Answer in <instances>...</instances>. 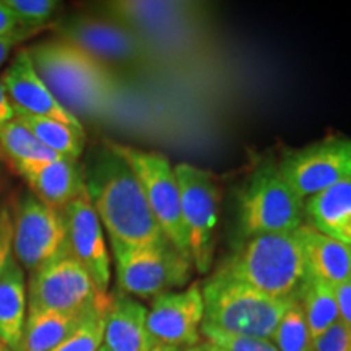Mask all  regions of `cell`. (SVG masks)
Returning a JSON list of instances; mask_svg holds the SVG:
<instances>
[{
	"instance_id": "6da1fadb",
	"label": "cell",
	"mask_w": 351,
	"mask_h": 351,
	"mask_svg": "<svg viewBox=\"0 0 351 351\" xmlns=\"http://www.w3.org/2000/svg\"><path fill=\"white\" fill-rule=\"evenodd\" d=\"M91 205L109 243L129 247H156L169 241L156 223L138 179L111 148H101L83 168Z\"/></svg>"
},
{
	"instance_id": "7a4b0ae2",
	"label": "cell",
	"mask_w": 351,
	"mask_h": 351,
	"mask_svg": "<svg viewBox=\"0 0 351 351\" xmlns=\"http://www.w3.org/2000/svg\"><path fill=\"white\" fill-rule=\"evenodd\" d=\"M26 51L44 85L77 119L104 112L116 96V73L72 44L49 39Z\"/></svg>"
},
{
	"instance_id": "3957f363",
	"label": "cell",
	"mask_w": 351,
	"mask_h": 351,
	"mask_svg": "<svg viewBox=\"0 0 351 351\" xmlns=\"http://www.w3.org/2000/svg\"><path fill=\"white\" fill-rule=\"evenodd\" d=\"M217 270L276 300L298 295L306 280V261L296 231L244 239Z\"/></svg>"
},
{
	"instance_id": "277c9868",
	"label": "cell",
	"mask_w": 351,
	"mask_h": 351,
	"mask_svg": "<svg viewBox=\"0 0 351 351\" xmlns=\"http://www.w3.org/2000/svg\"><path fill=\"white\" fill-rule=\"evenodd\" d=\"M202 296L205 324L231 335L267 340L271 339L291 300L263 295L219 270L202 283Z\"/></svg>"
},
{
	"instance_id": "5b68a950",
	"label": "cell",
	"mask_w": 351,
	"mask_h": 351,
	"mask_svg": "<svg viewBox=\"0 0 351 351\" xmlns=\"http://www.w3.org/2000/svg\"><path fill=\"white\" fill-rule=\"evenodd\" d=\"M106 19L124 25L145 43L152 59L174 46L189 44L199 36L204 8L197 2L158 0H117L103 3Z\"/></svg>"
},
{
	"instance_id": "8992f818",
	"label": "cell",
	"mask_w": 351,
	"mask_h": 351,
	"mask_svg": "<svg viewBox=\"0 0 351 351\" xmlns=\"http://www.w3.org/2000/svg\"><path fill=\"white\" fill-rule=\"evenodd\" d=\"M241 238L296 231L304 225V202L282 178L276 165H262L252 173L239 195Z\"/></svg>"
},
{
	"instance_id": "52a82bcc",
	"label": "cell",
	"mask_w": 351,
	"mask_h": 351,
	"mask_svg": "<svg viewBox=\"0 0 351 351\" xmlns=\"http://www.w3.org/2000/svg\"><path fill=\"white\" fill-rule=\"evenodd\" d=\"M106 145L129 165L132 173L138 179L148 207L169 243L192 262L174 166H171L168 158L158 152H145L114 142H106Z\"/></svg>"
},
{
	"instance_id": "ba28073f",
	"label": "cell",
	"mask_w": 351,
	"mask_h": 351,
	"mask_svg": "<svg viewBox=\"0 0 351 351\" xmlns=\"http://www.w3.org/2000/svg\"><path fill=\"white\" fill-rule=\"evenodd\" d=\"M111 249L116 262L117 285L127 296L155 300L184 288L192 278L194 263L171 243L156 247L111 244Z\"/></svg>"
},
{
	"instance_id": "9c48e42d",
	"label": "cell",
	"mask_w": 351,
	"mask_h": 351,
	"mask_svg": "<svg viewBox=\"0 0 351 351\" xmlns=\"http://www.w3.org/2000/svg\"><path fill=\"white\" fill-rule=\"evenodd\" d=\"M181 192L182 219L189 236L192 263L199 274L212 269L215 244H217L218 210L221 192L215 176L207 169L191 163L174 166Z\"/></svg>"
},
{
	"instance_id": "30bf717a",
	"label": "cell",
	"mask_w": 351,
	"mask_h": 351,
	"mask_svg": "<svg viewBox=\"0 0 351 351\" xmlns=\"http://www.w3.org/2000/svg\"><path fill=\"white\" fill-rule=\"evenodd\" d=\"M57 39L72 44L104 67L138 69L152 60L145 43L134 32L111 19L73 15L56 23Z\"/></svg>"
},
{
	"instance_id": "8fae6325",
	"label": "cell",
	"mask_w": 351,
	"mask_h": 351,
	"mask_svg": "<svg viewBox=\"0 0 351 351\" xmlns=\"http://www.w3.org/2000/svg\"><path fill=\"white\" fill-rule=\"evenodd\" d=\"M70 252L64 210L26 194L13 217V257L29 274Z\"/></svg>"
},
{
	"instance_id": "7c38bea8",
	"label": "cell",
	"mask_w": 351,
	"mask_h": 351,
	"mask_svg": "<svg viewBox=\"0 0 351 351\" xmlns=\"http://www.w3.org/2000/svg\"><path fill=\"white\" fill-rule=\"evenodd\" d=\"M291 191L306 202L351 178V140L327 137L296 150L285 152L276 163Z\"/></svg>"
},
{
	"instance_id": "4fadbf2b",
	"label": "cell",
	"mask_w": 351,
	"mask_h": 351,
	"mask_svg": "<svg viewBox=\"0 0 351 351\" xmlns=\"http://www.w3.org/2000/svg\"><path fill=\"white\" fill-rule=\"evenodd\" d=\"M26 293L28 313H78L93 306L104 295L96 289L88 271L70 252L33 271L26 285Z\"/></svg>"
},
{
	"instance_id": "5bb4252c",
	"label": "cell",
	"mask_w": 351,
	"mask_h": 351,
	"mask_svg": "<svg viewBox=\"0 0 351 351\" xmlns=\"http://www.w3.org/2000/svg\"><path fill=\"white\" fill-rule=\"evenodd\" d=\"M205 317L202 283H191L182 291L166 293L152 300L147 327L153 341L176 348H192L200 343V327Z\"/></svg>"
},
{
	"instance_id": "9a60e30c",
	"label": "cell",
	"mask_w": 351,
	"mask_h": 351,
	"mask_svg": "<svg viewBox=\"0 0 351 351\" xmlns=\"http://www.w3.org/2000/svg\"><path fill=\"white\" fill-rule=\"evenodd\" d=\"M70 254L82 263L99 293H108L111 282V254L104 228L88 197L86 187L64 208Z\"/></svg>"
},
{
	"instance_id": "2e32d148",
	"label": "cell",
	"mask_w": 351,
	"mask_h": 351,
	"mask_svg": "<svg viewBox=\"0 0 351 351\" xmlns=\"http://www.w3.org/2000/svg\"><path fill=\"white\" fill-rule=\"evenodd\" d=\"M0 78H2L15 112H26L32 116L56 119L83 130L80 119L69 112L56 99L49 88L44 85L26 49H21L15 56L13 62L8 65Z\"/></svg>"
},
{
	"instance_id": "e0dca14e",
	"label": "cell",
	"mask_w": 351,
	"mask_h": 351,
	"mask_svg": "<svg viewBox=\"0 0 351 351\" xmlns=\"http://www.w3.org/2000/svg\"><path fill=\"white\" fill-rule=\"evenodd\" d=\"M33 189L34 195L49 207L64 210L85 189L83 169L75 160L59 158L16 169Z\"/></svg>"
},
{
	"instance_id": "ac0fdd59",
	"label": "cell",
	"mask_w": 351,
	"mask_h": 351,
	"mask_svg": "<svg viewBox=\"0 0 351 351\" xmlns=\"http://www.w3.org/2000/svg\"><path fill=\"white\" fill-rule=\"evenodd\" d=\"M147 314V307L132 296H112L103 345L109 351H152L155 341L148 332Z\"/></svg>"
},
{
	"instance_id": "d6986e66",
	"label": "cell",
	"mask_w": 351,
	"mask_h": 351,
	"mask_svg": "<svg viewBox=\"0 0 351 351\" xmlns=\"http://www.w3.org/2000/svg\"><path fill=\"white\" fill-rule=\"evenodd\" d=\"M304 225L351 247V178L304 202Z\"/></svg>"
},
{
	"instance_id": "ffe728a7",
	"label": "cell",
	"mask_w": 351,
	"mask_h": 351,
	"mask_svg": "<svg viewBox=\"0 0 351 351\" xmlns=\"http://www.w3.org/2000/svg\"><path fill=\"white\" fill-rule=\"evenodd\" d=\"M306 261V276L332 287L351 278V247L307 225L298 228Z\"/></svg>"
},
{
	"instance_id": "44dd1931",
	"label": "cell",
	"mask_w": 351,
	"mask_h": 351,
	"mask_svg": "<svg viewBox=\"0 0 351 351\" xmlns=\"http://www.w3.org/2000/svg\"><path fill=\"white\" fill-rule=\"evenodd\" d=\"M26 315H28V293L25 271L12 257L7 269L0 275V341L20 351Z\"/></svg>"
},
{
	"instance_id": "7402d4cb",
	"label": "cell",
	"mask_w": 351,
	"mask_h": 351,
	"mask_svg": "<svg viewBox=\"0 0 351 351\" xmlns=\"http://www.w3.org/2000/svg\"><path fill=\"white\" fill-rule=\"evenodd\" d=\"M93 306H90L85 311H78V313H62V311L28 313L20 351H52L57 345H60L67 339Z\"/></svg>"
},
{
	"instance_id": "603a6c76",
	"label": "cell",
	"mask_w": 351,
	"mask_h": 351,
	"mask_svg": "<svg viewBox=\"0 0 351 351\" xmlns=\"http://www.w3.org/2000/svg\"><path fill=\"white\" fill-rule=\"evenodd\" d=\"M15 117L32 130V134L41 142L44 147L56 152L57 155L78 160L85 150V130L64 124L56 119L32 116L26 112H15Z\"/></svg>"
},
{
	"instance_id": "cb8c5ba5",
	"label": "cell",
	"mask_w": 351,
	"mask_h": 351,
	"mask_svg": "<svg viewBox=\"0 0 351 351\" xmlns=\"http://www.w3.org/2000/svg\"><path fill=\"white\" fill-rule=\"evenodd\" d=\"M298 298L304 311L313 340L319 339L324 332L340 322L339 306L332 285L306 276L304 283L298 291Z\"/></svg>"
},
{
	"instance_id": "d4e9b609",
	"label": "cell",
	"mask_w": 351,
	"mask_h": 351,
	"mask_svg": "<svg viewBox=\"0 0 351 351\" xmlns=\"http://www.w3.org/2000/svg\"><path fill=\"white\" fill-rule=\"evenodd\" d=\"M0 150L15 169L64 158L44 147L19 117L7 122L0 130Z\"/></svg>"
},
{
	"instance_id": "484cf974",
	"label": "cell",
	"mask_w": 351,
	"mask_h": 351,
	"mask_svg": "<svg viewBox=\"0 0 351 351\" xmlns=\"http://www.w3.org/2000/svg\"><path fill=\"white\" fill-rule=\"evenodd\" d=\"M111 302L112 296L108 293L101 296L67 339L52 351H98L104 343L106 314Z\"/></svg>"
},
{
	"instance_id": "4316f807",
	"label": "cell",
	"mask_w": 351,
	"mask_h": 351,
	"mask_svg": "<svg viewBox=\"0 0 351 351\" xmlns=\"http://www.w3.org/2000/svg\"><path fill=\"white\" fill-rule=\"evenodd\" d=\"M270 340L278 351H313L314 340L298 295L291 296Z\"/></svg>"
},
{
	"instance_id": "83f0119b",
	"label": "cell",
	"mask_w": 351,
	"mask_h": 351,
	"mask_svg": "<svg viewBox=\"0 0 351 351\" xmlns=\"http://www.w3.org/2000/svg\"><path fill=\"white\" fill-rule=\"evenodd\" d=\"M19 21V28L36 32L49 23L52 16L60 8V2L56 0H3Z\"/></svg>"
},
{
	"instance_id": "f1b7e54d",
	"label": "cell",
	"mask_w": 351,
	"mask_h": 351,
	"mask_svg": "<svg viewBox=\"0 0 351 351\" xmlns=\"http://www.w3.org/2000/svg\"><path fill=\"white\" fill-rule=\"evenodd\" d=\"M200 335L205 341L217 346L221 351H278L271 340L256 339V337H239L221 332L208 324L202 322Z\"/></svg>"
},
{
	"instance_id": "f546056e",
	"label": "cell",
	"mask_w": 351,
	"mask_h": 351,
	"mask_svg": "<svg viewBox=\"0 0 351 351\" xmlns=\"http://www.w3.org/2000/svg\"><path fill=\"white\" fill-rule=\"evenodd\" d=\"M313 351H351V328L337 322L314 340Z\"/></svg>"
},
{
	"instance_id": "4dcf8cb0",
	"label": "cell",
	"mask_w": 351,
	"mask_h": 351,
	"mask_svg": "<svg viewBox=\"0 0 351 351\" xmlns=\"http://www.w3.org/2000/svg\"><path fill=\"white\" fill-rule=\"evenodd\" d=\"M13 257V215L0 205V275Z\"/></svg>"
},
{
	"instance_id": "1f68e13d",
	"label": "cell",
	"mask_w": 351,
	"mask_h": 351,
	"mask_svg": "<svg viewBox=\"0 0 351 351\" xmlns=\"http://www.w3.org/2000/svg\"><path fill=\"white\" fill-rule=\"evenodd\" d=\"M333 291H335L337 306H339L340 322L351 328V278L335 285Z\"/></svg>"
},
{
	"instance_id": "d6a6232c",
	"label": "cell",
	"mask_w": 351,
	"mask_h": 351,
	"mask_svg": "<svg viewBox=\"0 0 351 351\" xmlns=\"http://www.w3.org/2000/svg\"><path fill=\"white\" fill-rule=\"evenodd\" d=\"M32 34H33V32H29V29L19 28L13 34H8V36L0 38V65H2L8 59V56H10L12 49L16 46V44H19L20 41H23L25 38L32 36Z\"/></svg>"
},
{
	"instance_id": "836d02e7",
	"label": "cell",
	"mask_w": 351,
	"mask_h": 351,
	"mask_svg": "<svg viewBox=\"0 0 351 351\" xmlns=\"http://www.w3.org/2000/svg\"><path fill=\"white\" fill-rule=\"evenodd\" d=\"M19 29V21H16L13 12L8 8L3 0H0V38L13 34Z\"/></svg>"
},
{
	"instance_id": "e575fe53",
	"label": "cell",
	"mask_w": 351,
	"mask_h": 351,
	"mask_svg": "<svg viewBox=\"0 0 351 351\" xmlns=\"http://www.w3.org/2000/svg\"><path fill=\"white\" fill-rule=\"evenodd\" d=\"M12 119H15V109H13L10 99H8L7 90L3 86L2 78H0V130Z\"/></svg>"
},
{
	"instance_id": "d590c367",
	"label": "cell",
	"mask_w": 351,
	"mask_h": 351,
	"mask_svg": "<svg viewBox=\"0 0 351 351\" xmlns=\"http://www.w3.org/2000/svg\"><path fill=\"white\" fill-rule=\"evenodd\" d=\"M152 351H184L181 348H176V346H169V345H161V343H156L153 346Z\"/></svg>"
},
{
	"instance_id": "8d00e7d4",
	"label": "cell",
	"mask_w": 351,
	"mask_h": 351,
	"mask_svg": "<svg viewBox=\"0 0 351 351\" xmlns=\"http://www.w3.org/2000/svg\"><path fill=\"white\" fill-rule=\"evenodd\" d=\"M199 350H200V351H221V350H218L215 345L208 343V341H200V343H199Z\"/></svg>"
},
{
	"instance_id": "74e56055",
	"label": "cell",
	"mask_w": 351,
	"mask_h": 351,
	"mask_svg": "<svg viewBox=\"0 0 351 351\" xmlns=\"http://www.w3.org/2000/svg\"><path fill=\"white\" fill-rule=\"evenodd\" d=\"M0 351H15V350H12L10 346H7L5 343H2V341H0Z\"/></svg>"
},
{
	"instance_id": "f35d334b",
	"label": "cell",
	"mask_w": 351,
	"mask_h": 351,
	"mask_svg": "<svg viewBox=\"0 0 351 351\" xmlns=\"http://www.w3.org/2000/svg\"><path fill=\"white\" fill-rule=\"evenodd\" d=\"M184 351H200V350H199V345H197V346H192V348H187Z\"/></svg>"
},
{
	"instance_id": "ab89813d",
	"label": "cell",
	"mask_w": 351,
	"mask_h": 351,
	"mask_svg": "<svg viewBox=\"0 0 351 351\" xmlns=\"http://www.w3.org/2000/svg\"><path fill=\"white\" fill-rule=\"evenodd\" d=\"M98 351H109V350L106 348V346H104V345H103V346H101V348H99Z\"/></svg>"
}]
</instances>
